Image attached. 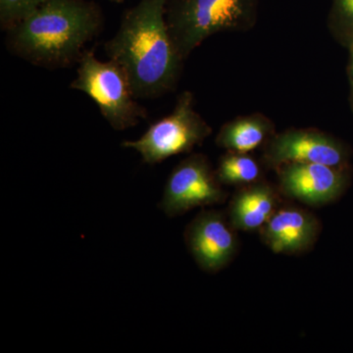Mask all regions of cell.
Returning a JSON list of instances; mask_svg holds the SVG:
<instances>
[{"mask_svg": "<svg viewBox=\"0 0 353 353\" xmlns=\"http://www.w3.org/2000/svg\"><path fill=\"white\" fill-rule=\"evenodd\" d=\"M169 0H139L121 17L104 43L108 59L126 71L138 99L161 97L175 87L181 61L166 21Z\"/></svg>", "mask_w": 353, "mask_h": 353, "instance_id": "cell-1", "label": "cell"}, {"mask_svg": "<svg viewBox=\"0 0 353 353\" xmlns=\"http://www.w3.org/2000/svg\"><path fill=\"white\" fill-rule=\"evenodd\" d=\"M104 16L92 0H44L24 19L7 30L12 54L48 70L78 64L90 41L101 34Z\"/></svg>", "mask_w": 353, "mask_h": 353, "instance_id": "cell-2", "label": "cell"}, {"mask_svg": "<svg viewBox=\"0 0 353 353\" xmlns=\"http://www.w3.org/2000/svg\"><path fill=\"white\" fill-rule=\"evenodd\" d=\"M77 65L71 88L87 94L112 129H131L148 118V111L137 101L126 71L117 62L101 61L94 50H87Z\"/></svg>", "mask_w": 353, "mask_h": 353, "instance_id": "cell-3", "label": "cell"}, {"mask_svg": "<svg viewBox=\"0 0 353 353\" xmlns=\"http://www.w3.org/2000/svg\"><path fill=\"white\" fill-rule=\"evenodd\" d=\"M252 0H169L166 21L181 57L185 58L204 41L239 27Z\"/></svg>", "mask_w": 353, "mask_h": 353, "instance_id": "cell-4", "label": "cell"}, {"mask_svg": "<svg viewBox=\"0 0 353 353\" xmlns=\"http://www.w3.org/2000/svg\"><path fill=\"white\" fill-rule=\"evenodd\" d=\"M211 132V128L194 109V95L185 92L171 114L152 123L141 138L123 141L121 145L139 153L145 163L155 165L192 152Z\"/></svg>", "mask_w": 353, "mask_h": 353, "instance_id": "cell-5", "label": "cell"}, {"mask_svg": "<svg viewBox=\"0 0 353 353\" xmlns=\"http://www.w3.org/2000/svg\"><path fill=\"white\" fill-rule=\"evenodd\" d=\"M227 197L208 158L194 154L171 172L159 208L168 217H176L194 208L218 205Z\"/></svg>", "mask_w": 353, "mask_h": 353, "instance_id": "cell-6", "label": "cell"}, {"mask_svg": "<svg viewBox=\"0 0 353 353\" xmlns=\"http://www.w3.org/2000/svg\"><path fill=\"white\" fill-rule=\"evenodd\" d=\"M185 243L202 271L218 273L238 254L240 243L236 230L221 211L202 210L185 231Z\"/></svg>", "mask_w": 353, "mask_h": 353, "instance_id": "cell-7", "label": "cell"}, {"mask_svg": "<svg viewBox=\"0 0 353 353\" xmlns=\"http://www.w3.org/2000/svg\"><path fill=\"white\" fill-rule=\"evenodd\" d=\"M280 192L312 208L331 203L345 190L339 167L319 163H288L279 166Z\"/></svg>", "mask_w": 353, "mask_h": 353, "instance_id": "cell-8", "label": "cell"}, {"mask_svg": "<svg viewBox=\"0 0 353 353\" xmlns=\"http://www.w3.org/2000/svg\"><path fill=\"white\" fill-rule=\"evenodd\" d=\"M259 233L264 245L274 253L299 255L314 246L321 233V223L306 209L281 205Z\"/></svg>", "mask_w": 353, "mask_h": 353, "instance_id": "cell-9", "label": "cell"}, {"mask_svg": "<svg viewBox=\"0 0 353 353\" xmlns=\"http://www.w3.org/2000/svg\"><path fill=\"white\" fill-rule=\"evenodd\" d=\"M267 162L275 166L288 163H319L339 167L345 161L343 148L321 132L290 131L271 141Z\"/></svg>", "mask_w": 353, "mask_h": 353, "instance_id": "cell-10", "label": "cell"}, {"mask_svg": "<svg viewBox=\"0 0 353 353\" xmlns=\"http://www.w3.org/2000/svg\"><path fill=\"white\" fill-rule=\"evenodd\" d=\"M277 190L269 183L256 182L236 190L228 206L227 217L236 231H260L280 208Z\"/></svg>", "mask_w": 353, "mask_h": 353, "instance_id": "cell-11", "label": "cell"}, {"mask_svg": "<svg viewBox=\"0 0 353 353\" xmlns=\"http://www.w3.org/2000/svg\"><path fill=\"white\" fill-rule=\"evenodd\" d=\"M268 132V125L263 120L246 118L223 127L216 143L230 152L248 153L262 145Z\"/></svg>", "mask_w": 353, "mask_h": 353, "instance_id": "cell-12", "label": "cell"}, {"mask_svg": "<svg viewBox=\"0 0 353 353\" xmlns=\"http://www.w3.org/2000/svg\"><path fill=\"white\" fill-rule=\"evenodd\" d=\"M216 175L222 185L243 187L259 182L260 167L246 153L231 152L221 158Z\"/></svg>", "mask_w": 353, "mask_h": 353, "instance_id": "cell-13", "label": "cell"}, {"mask_svg": "<svg viewBox=\"0 0 353 353\" xmlns=\"http://www.w3.org/2000/svg\"><path fill=\"white\" fill-rule=\"evenodd\" d=\"M44 0H0V28L7 31L38 8Z\"/></svg>", "mask_w": 353, "mask_h": 353, "instance_id": "cell-14", "label": "cell"}, {"mask_svg": "<svg viewBox=\"0 0 353 353\" xmlns=\"http://www.w3.org/2000/svg\"><path fill=\"white\" fill-rule=\"evenodd\" d=\"M343 13L353 22V0H339Z\"/></svg>", "mask_w": 353, "mask_h": 353, "instance_id": "cell-15", "label": "cell"}, {"mask_svg": "<svg viewBox=\"0 0 353 353\" xmlns=\"http://www.w3.org/2000/svg\"><path fill=\"white\" fill-rule=\"evenodd\" d=\"M109 1L113 2V3H122L124 0H109Z\"/></svg>", "mask_w": 353, "mask_h": 353, "instance_id": "cell-16", "label": "cell"}]
</instances>
